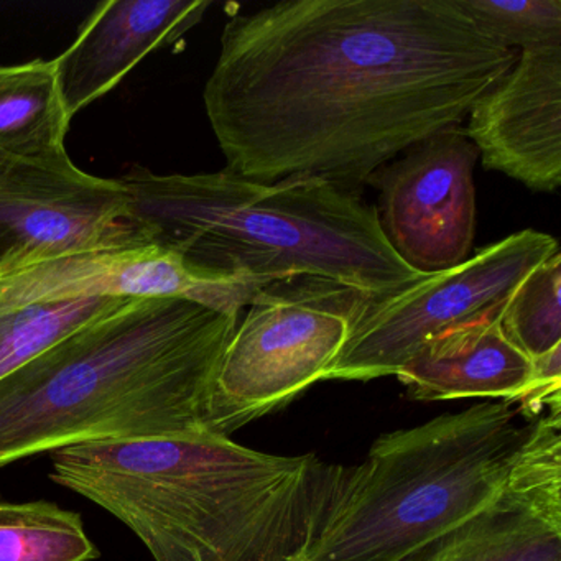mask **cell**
Returning a JSON list of instances; mask_svg holds the SVG:
<instances>
[{
    "instance_id": "cell-1",
    "label": "cell",
    "mask_w": 561,
    "mask_h": 561,
    "mask_svg": "<svg viewBox=\"0 0 561 561\" xmlns=\"http://www.w3.org/2000/svg\"><path fill=\"white\" fill-rule=\"evenodd\" d=\"M517 57L455 0H285L229 19L203 100L229 172L359 192Z\"/></svg>"
},
{
    "instance_id": "cell-11",
    "label": "cell",
    "mask_w": 561,
    "mask_h": 561,
    "mask_svg": "<svg viewBox=\"0 0 561 561\" xmlns=\"http://www.w3.org/2000/svg\"><path fill=\"white\" fill-rule=\"evenodd\" d=\"M560 428L538 416L497 497L407 561H561Z\"/></svg>"
},
{
    "instance_id": "cell-6",
    "label": "cell",
    "mask_w": 561,
    "mask_h": 561,
    "mask_svg": "<svg viewBox=\"0 0 561 561\" xmlns=\"http://www.w3.org/2000/svg\"><path fill=\"white\" fill-rule=\"evenodd\" d=\"M367 294L331 278L298 275L264 285L219 364L208 432L232 433L300 396L346 343Z\"/></svg>"
},
{
    "instance_id": "cell-18",
    "label": "cell",
    "mask_w": 561,
    "mask_h": 561,
    "mask_svg": "<svg viewBox=\"0 0 561 561\" xmlns=\"http://www.w3.org/2000/svg\"><path fill=\"white\" fill-rule=\"evenodd\" d=\"M561 254L538 264L515 288L501 314L507 340L530 359L561 346Z\"/></svg>"
},
{
    "instance_id": "cell-2",
    "label": "cell",
    "mask_w": 561,
    "mask_h": 561,
    "mask_svg": "<svg viewBox=\"0 0 561 561\" xmlns=\"http://www.w3.org/2000/svg\"><path fill=\"white\" fill-rule=\"evenodd\" d=\"M50 462L55 484L113 514L153 561H294L341 472L213 433L83 443Z\"/></svg>"
},
{
    "instance_id": "cell-12",
    "label": "cell",
    "mask_w": 561,
    "mask_h": 561,
    "mask_svg": "<svg viewBox=\"0 0 561 561\" xmlns=\"http://www.w3.org/2000/svg\"><path fill=\"white\" fill-rule=\"evenodd\" d=\"M465 134L485 169L534 192L561 185V45L520 51L468 114Z\"/></svg>"
},
{
    "instance_id": "cell-17",
    "label": "cell",
    "mask_w": 561,
    "mask_h": 561,
    "mask_svg": "<svg viewBox=\"0 0 561 561\" xmlns=\"http://www.w3.org/2000/svg\"><path fill=\"white\" fill-rule=\"evenodd\" d=\"M130 298H71L0 307V380Z\"/></svg>"
},
{
    "instance_id": "cell-7",
    "label": "cell",
    "mask_w": 561,
    "mask_h": 561,
    "mask_svg": "<svg viewBox=\"0 0 561 561\" xmlns=\"http://www.w3.org/2000/svg\"><path fill=\"white\" fill-rule=\"evenodd\" d=\"M558 251L550 234L524 229L449 271L392 294L367 295L323 380L397 376L432 337L501 314L518 284Z\"/></svg>"
},
{
    "instance_id": "cell-14",
    "label": "cell",
    "mask_w": 561,
    "mask_h": 561,
    "mask_svg": "<svg viewBox=\"0 0 561 561\" xmlns=\"http://www.w3.org/2000/svg\"><path fill=\"white\" fill-rule=\"evenodd\" d=\"M501 314L432 337L397 373L409 396L420 402L456 399L520 402L534 379V360L507 340L501 328Z\"/></svg>"
},
{
    "instance_id": "cell-5",
    "label": "cell",
    "mask_w": 561,
    "mask_h": 561,
    "mask_svg": "<svg viewBox=\"0 0 561 561\" xmlns=\"http://www.w3.org/2000/svg\"><path fill=\"white\" fill-rule=\"evenodd\" d=\"M535 420L501 400L383 433L360 465L341 466L294 561L409 560L497 497Z\"/></svg>"
},
{
    "instance_id": "cell-9",
    "label": "cell",
    "mask_w": 561,
    "mask_h": 561,
    "mask_svg": "<svg viewBox=\"0 0 561 561\" xmlns=\"http://www.w3.org/2000/svg\"><path fill=\"white\" fill-rule=\"evenodd\" d=\"M479 153L461 127L442 130L369 180L379 185L380 228L416 274L468 261L476 232L474 165Z\"/></svg>"
},
{
    "instance_id": "cell-10",
    "label": "cell",
    "mask_w": 561,
    "mask_h": 561,
    "mask_svg": "<svg viewBox=\"0 0 561 561\" xmlns=\"http://www.w3.org/2000/svg\"><path fill=\"white\" fill-rule=\"evenodd\" d=\"M264 285L199 271L149 241L91 249L0 275V307L71 298H176L241 314Z\"/></svg>"
},
{
    "instance_id": "cell-19",
    "label": "cell",
    "mask_w": 561,
    "mask_h": 561,
    "mask_svg": "<svg viewBox=\"0 0 561 561\" xmlns=\"http://www.w3.org/2000/svg\"><path fill=\"white\" fill-rule=\"evenodd\" d=\"M455 4L508 50L561 45L560 0H455Z\"/></svg>"
},
{
    "instance_id": "cell-13",
    "label": "cell",
    "mask_w": 561,
    "mask_h": 561,
    "mask_svg": "<svg viewBox=\"0 0 561 561\" xmlns=\"http://www.w3.org/2000/svg\"><path fill=\"white\" fill-rule=\"evenodd\" d=\"M211 8L209 0H106L55 58L68 116L114 90L144 58L182 41Z\"/></svg>"
},
{
    "instance_id": "cell-15",
    "label": "cell",
    "mask_w": 561,
    "mask_h": 561,
    "mask_svg": "<svg viewBox=\"0 0 561 561\" xmlns=\"http://www.w3.org/2000/svg\"><path fill=\"white\" fill-rule=\"evenodd\" d=\"M71 117L58 91L54 60L0 65V150L50 159L67 153Z\"/></svg>"
},
{
    "instance_id": "cell-8",
    "label": "cell",
    "mask_w": 561,
    "mask_h": 561,
    "mask_svg": "<svg viewBox=\"0 0 561 561\" xmlns=\"http://www.w3.org/2000/svg\"><path fill=\"white\" fill-rule=\"evenodd\" d=\"M139 241L119 179L83 172L68 152L27 159L0 150V275Z\"/></svg>"
},
{
    "instance_id": "cell-4",
    "label": "cell",
    "mask_w": 561,
    "mask_h": 561,
    "mask_svg": "<svg viewBox=\"0 0 561 561\" xmlns=\"http://www.w3.org/2000/svg\"><path fill=\"white\" fill-rule=\"evenodd\" d=\"M119 182L137 232L209 274L257 285L317 275L367 295L425 277L393 252L359 192L327 180L262 183L229 170L157 175L136 167Z\"/></svg>"
},
{
    "instance_id": "cell-3",
    "label": "cell",
    "mask_w": 561,
    "mask_h": 561,
    "mask_svg": "<svg viewBox=\"0 0 561 561\" xmlns=\"http://www.w3.org/2000/svg\"><path fill=\"white\" fill-rule=\"evenodd\" d=\"M239 323L176 298H130L0 380V468L83 443L208 432Z\"/></svg>"
},
{
    "instance_id": "cell-16",
    "label": "cell",
    "mask_w": 561,
    "mask_h": 561,
    "mask_svg": "<svg viewBox=\"0 0 561 561\" xmlns=\"http://www.w3.org/2000/svg\"><path fill=\"white\" fill-rule=\"evenodd\" d=\"M100 557L78 512L48 501H0V561H94Z\"/></svg>"
}]
</instances>
